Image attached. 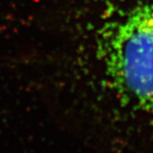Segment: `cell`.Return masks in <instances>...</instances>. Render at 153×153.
Instances as JSON below:
<instances>
[{
  "mask_svg": "<svg viewBox=\"0 0 153 153\" xmlns=\"http://www.w3.org/2000/svg\"><path fill=\"white\" fill-rule=\"evenodd\" d=\"M103 45L113 89L128 104L153 115V0L129 11L106 34Z\"/></svg>",
  "mask_w": 153,
  "mask_h": 153,
  "instance_id": "cell-1",
  "label": "cell"
}]
</instances>
